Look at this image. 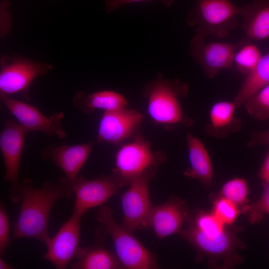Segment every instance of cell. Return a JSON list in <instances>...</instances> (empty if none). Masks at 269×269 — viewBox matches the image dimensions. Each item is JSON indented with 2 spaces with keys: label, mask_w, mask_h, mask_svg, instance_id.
Returning <instances> with one entry per match:
<instances>
[{
  "label": "cell",
  "mask_w": 269,
  "mask_h": 269,
  "mask_svg": "<svg viewBox=\"0 0 269 269\" xmlns=\"http://www.w3.org/2000/svg\"><path fill=\"white\" fill-rule=\"evenodd\" d=\"M18 191L21 205L12 240L32 238L46 244L50 237L48 225L51 209L58 200L74 197L73 181L65 176L37 187L24 179L19 183Z\"/></svg>",
  "instance_id": "cell-1"
},
{
  "label": "cell",
  "mask_w": 269,
  "mask_h": 269,
  "mask_svg": "<svg viewBox=\"0 0 269 269\" xmlns=\"http://www.w3.org/2000/svg\"><path fill=\"white\" fill-rule=\"evenodd\" d=\"M188 91V86L177 79H165L159 73L148 83L142 93L147 101V112L151 121L165 129L178 126L191 127L193 120L183 112L180 99Z\"/></svg>",
  "instance_id": "cell-2"
},
{
  "label": "cell",
  "mask_w": 269,
  "mask_h": 269,
  "mask_svg": "<svg viewBox=\"0 0 269 269\" xmlns=\"http://www.w3.org/2000/svg\"><path fill=\"white\" fill-rule=\"evenodd\" d=\"M96 218L103 231L111 238L119 260L124 269H155L159 266L155 256L141 243L117 223L112 209L104 206L99 210Z\"/></svg>",
  "instance_id": "cell-3"
},
{
  "label": "cell",
  "mask_w": 269,
  "mask_h": 269,
  "mask_svg": "<svg viewBox=\"0 0 269 269\" xmlns=\"http://www.w3.org/2000/svg\"><path fill=\"white\" fill-rule=\"evenodd\" d=\"M166 158L164 152L152 150L149 142L136 134L132 141L122 145L117 151L112 174L123 187L142 175H154L157 167Z\"/></svg>",
  "instance_id": "cell-4"
},
{
  "label": "cell",
  "mask_w": 269,
  "mask_h": 269,
  "mask_svg": "<svg viewBox=\"0 0 269 269\" xmlns=\"http://www.w3.org/2000/svg\"><path fill=\"white\" fill-rule=\"evenodd\" d=\"M179 232L181 237L191 244L198 259L207 258L211 266L228 268L238 264L242 258L237 254L241 243L232 232L225 230L218 234H207L187 221Z\"/></svg>",
  "instance_id": "cell-5"
},
{
  "label": "cell",
  "mask_w": 269,
  "mask_h": 269,
  "mask_svg": "<svg viewBox=\"0 0 269 269\" xmlns=\"http://www.w3.org/2000/svg\"><path fill=\"white\" fill-rule=\"evenodd\" d=\"M242 6L235 5L230 0H196L189 13L187 21L196 27V32L224 38L237 26L241 17Z\"/></svg>",
  "instance_id": "cell-6"
},
{
  "label": "cell",
  "mask_w": 269,
  "mask_h": 269,
  "mask_svg": "<svg viewBox=\"0 0 269 269\" xmlns=\"http://www.w3.org/2000/svg\"><path fill=\"white\" fill-rule=\"evenodd\" d=\"M0 95L26 94L37 78L48 74L51 64L37 62L19 55H5L0 61Z\"/></svg>",
  "instance_id": "cell-7"
},
{
  "label": "cell",
  "mask_w": 269,
  "mask_h": 269,
  "mask_svg": "<svg viewBox=\"0 0 269 269\" xmlns=\"http://www.w3.org/2000/svg\"><path fill=\"white\" fill-rule=\"evenodd\" d=\"M25 129L17 121H5L0 134V150L4 165L3 179L9 184V197L14 203L20 202L18 175L24 146Z\"/></svg>",
  "instance_id": "cell-8"
},
{
  "label": "cell",
  "mask_w": 269,
  "mask_h": 269,
  "mask_svg": "<svg viewBox=\"0 0 269 269\" xmlns=\"http://www.w3.org/2000/svg\"><path fill=\"white\" fill-rule=\"evenodd\" d=\"M146 174L134 179L122 195L121 202L123 213L122 226L134 233L146 228V221L152 208L149 190V181L153 177Z\"/></svg>",
  "instance_id": "cell-9"
},
{
  "label": "cell",
  "mask_w": 269,
  "mask_h": 269,
  "mask_svg": "<svg viewBox=\"0 0 269 269\" xmlns=\"http://www.w3.org/2000/svg\"><path fill=\"white\" fill-rule=\"evenodd\" d=\"M2 104L27 133L41 132L47 135L64 138L66 132L62 124L63 112L54 113L48 118L34 106L23 101L0 95Z\"/></svg>",
  "instance_id": "cell-10"
},
{
  "label": "cell",
  "mask_w": 269,
  "mask_h": 269,
  "mask_svg": "<svg viewBox=\"0 0 269 269\" xmlns=\"http://www.w3.org/2000/svg\"><path fill=\"white\" fill-rule=\"evenodd\" d=\"M206 36L196 32L190 43L192 56L201 66L207 77H214L221 70L230 68L236 50L245 42L205 43Z\"/></svg>",
  "instance_id": "cell-11"
},
{
  "label": "cell",
  "mask_w": 269,
  "mask_h": 269,
  "mask_svg": "<svg viewBox=\"0 0 269 269\" xmlns=\"http://www.w3.org/2000/svg\"><path fill=\"white\" fill-rule=\"evenodd\" d=\"M83 214L75 211L57 233L45 244L47 251L43 259L57 269H64L75 257L79 247L80 227Z\"/></svg>",
  "instance_id": "cell-12"
},
{
  "label": "cell",
  "mask_w": 269,
  "mask_h": 269,
  "mask_svg": "<svg viewBox=\"0 0 269 269\" xmlns=\"http://www.w3.org/2000/svg\"><path fill=\"white\" fill-rule=\"evenodd\" d=\"M72 181L75 198L73 211L82 214L103 205L122 188L113 174L95 179L78 176Z\"/></svg>",
  "instance_id": "cell-13"
},
{
  "label": "cell",
  "mask_w": 269,
  "mask_h": 269,
  "mask_svg": "<svg viewBox=\"0 0 269 269\" xmlns=\"http://www.w3.org/2000/svg\"><path fill=\"white\" fill-rule=\"evenodd\" d=\"M142 120V115L134 109L125 108L104 112L96 142L120 144L137 133Z\"/></svg>",
  "instance_id": "cell-14"
},
{
  "label": "cell",
  "mask_w": 269,
  "mask_h": 269,
  "mask_svg": "<svg viewBox=\"0 0 269 269\" xmlns=\"http://www.w3.org/2000/svg\"><path fill=\"white\" fill-rule=\"evenodd\" d=\"M190 215L185 202L173 197L162 204L152 207L146 228H150L158 238L162 239L179 233Z\"/></svg>",
  "instance_id": "cell-15"
},
{
  "label": "cell",
  "mask_w": 269,
  "mask_h": 269,
  "mask_svg": "<svg viewBox=\"0 0 269 269\" xmlns=\"http://www.w3.org/2000/svg\"><path fill=\"white\" fill-rule=\"evenodd\" d=\"M91 142L76 145H49L41 151L43 159L51 161L60 168L65 176L73 181L79 175L94 144Z\"/></svg>",
  "instance_id": "cell-16"
},
{
  "label": "cell",
  "mask_w": 269,
  "mask_h": 269,
  "mask_svg": "<svg viewBox=\"0 0 269 269\" xmlns=\"http://www.w3.org/2000/svg\"><path fill=\"white\" fill-rule=\"evenodd\" d=\"M236 109L233 102L220 101L215 103L210 111V121L205 128L206 133L213 137L222 138L239 131L242 122L235 116Z\"/></svg>",
  "instance_id": "cell-17"
},
{
  "label": "cell",
  "mask_w": 269,
  "mask_h": 269,
  "mask_svg": "<svg viewBox=\"0 0 269 269\" xmlns=\"http://www.w3.org/2000/svg\"><path fill=\"white\" fill-rule=\"evenodd\" d=\"M72 103L75 108L86 114L92 113L97 109L104 112L119 110L126 108L128 104L123 95L112 90H102L90 94L80 91L74 95Z\"/></svg>",
  "instance_id": "cell-18"
},
{
  "label": "cell",
  "mask_w": 269,
  "mask_h": 269,
  "mask_svg": "<svg viewBox=\"0 0 269 269\" xmlns=\"http://www.w3.org/2000/svg\"><path fill=\"white\" fill-rule=\"evenodd\" d=\"M241 17L248 38L259 40L269 37V0H253L242 6Z\"/></svg>",
  "instance_id": "cell-19"
},
{
  "label": "cell",
  "mask_w": 269,
  "mask_h": 269,
  "mask_svg": "<svg viewBox=\"0 0 269 269\" xmlns=\"http://www.w3.org/2000/svg\"><path fill=\"white\" fill-rule=\"evenodd\" d=\"M75 257L70 265L72 269H124L116 254L98 244L79 247Z\"/></svg>",
  "instance_id": "cell-20"
},
{
  "label": "cell",
  "mask_w": 269,
  "mask_h": 269,
  "mask_svg": "<svg viewBox=\"0 0 269 269\" xmlns=\"http://www.w3.org/2000/svg\"><path fill=\"white\" fill-rule=\"evenodd\" d=\"M190 167L184 175L199 180L206 185L211 184L213 171L211 161L203 143L190 134L186 136Z\"/></svg>",
  "instance_id": "cell-21"
},
{
  "label": "cell",
  "mask_w": 269,
  "mask_h": 269,
  "mask_svg": "<svg viewBox=\"0 0 269 269\" xmlns=\"http://www.w3.org/2000/svg\"><path fill=\"white\" fill-rule=\"evenodd\" d=\"M269 84V53L262 56L244 81L233 103L238 109L252 96Z\"/></svg>",
  "instance_id": "cell-22"
},
{
  "label": "cell",
  "mask_w": 269,
  "mask_h": 269,
  "mask_svg": "<svg viewBox=\"0 0 269 269\" xmlns=\"http://www.w3.org/2000/svg\"><path fill=\"white\" fill-rule=\"evenodd\" d=\"M244 105L254 118L260 120L269 119V84L250 97Z\"/></svg>",
  "instance_id": "cell-23"
},
{
  "label": "cell",
  "mask_w": 269,
  "mask_h": 269,
  "mask_svg": "<svg viewBox=\"0 0 269 269\" xmlns=\"http://www.w3.org/2000/svg\"><path fill=\"white\" fill-rule=\"evenodd\" d=\"M262 56L255 45L247 44L235 53L233 63L240 72L247 75L255 68Z\"/></svg>",
  "instance_id": "cell-24"
},
{
  "label": "cell",
  "mask_w": 269,
  "mask_h": 269,
  "mask_svg": "<svg viewBox=\"0 0 269 269\" xmlns=\"http://www.w3.org/2000/svg\"><path fill=\"white\" fill-rule=\"evenodd\" d=\"M263 192L260 198L251 204L242 207L241 211L247 214L250 223H259L265 214L269 215V181H263Z\"/></svg>",
  "instance_id": "cell-25"
},
{
  "label": "cell",
  "mask_w": 269,
  "mask_h": 269,
  "mask_svg": "<svg viewBox=\"0 0 269 269\" xmlns=\"http://www.w3.org/2000/svg\"><path fill=\"white\" fill-rule=\"evenodd\" d=\"M188 221L199 230L207 234H218L225 231L224 224L212 212H199L193 217L190 215Z\"/></svg>",
  "instance_id": "cell-26"
},
{
  "label": "cell",
  "mask_w": 269,
  "mask_h": 269,
  "mask_svg": "<svg viewBox=\"0 0 269 269\" xmlns=\"http://www.w3.org/2000/svg\"><path fill=\"white\" fill-rule=\"evenodd\" d=\"M221 193L223 197L236 205H244L247 202L248 186L244 178H234L226 182L222 187Z\"/></svg>",
  "instance_id": "cell-27"
},
{
  "label": "cell",
  "mask_w": 269,
  "mask_h": 269,
  "mask_svg": "<svg viewBox=\"0 0 269 269\" xmlns=\"http://www.w3.org/2000/svg\"><path fill=\"white\" fill-rule=\"evenodd\" d=\"M241 212L237 205L223 197L213 203L212 212L225 225L233 224Z\"/></svg>",
  "instance_id": "cell-28"
},
{
  "label": "cell",
  "mask_w": 269,
  "mask_h": 269,
  "mask_svg": "<svg viewBox=\"0 0 269 269\" xmlns=\"http://www.w3.org/2000/svg\"><path fill=\"white\" fill-rule=\"evenodd\" d=\"M10 237V225L7 212L1 202L0 204V255L11 241Z\"/></svg>",
  "instance_id": "cell-29"
},
{
  "label": "cell",
  "mask_w": 269,
  "mask_h": 269,
  "mask_svg": "<svg viewBox=\"0 0 269 269\" xmlns=\"http://www.w3.org/2000/svg\"><path fill=\"white\" fill-rule=\"evenodd\" d=\"M147 0H104L105 7L107 13H111L125 4ZM175 0H160L165 6H170Z\"/></svg>",
  "instance_id": "cell-30"
},
{
  "label": "cell",
  "mask_w": 269,
  "mask_h": 269,
  "mask_svg": "<svg viewBox=\"0 0 269 269\" xmlns=\"http://www.w3.org/2000/svg\"><path fill=\"white\" fill-rule=\"evenodd\" d=\"M263 144L269 146V130L253 133L248 142L247 146L252 147Z\"/></svg>",
  "instance_id": "cell-31"
},
{
  "label": "cell",
  "mask_w": 269,
  "mask_h": 269,
  "mask_svg": "<svg viewBox=\"0 0 269 269\" xmlns=\"http://www.w3.org/2000/svg\"><path fill=\"white\" fill-rule=\"evenodd\" d=\"M259 176L263 181H269V147L260 170Z\"/></svg>",
  "instance_id": "cell-32"
},
{
  "label": "cell",
  "mask_w": 269,
  "mask_h": 269,
  "mask_svg": "<svg viewBox=\"0 0 269 269\" xmlns=\"http://www.w3.org/2000/svg\"><path fill=\"white\" fill-rule=\"evenodd\" d=\"M13 267L7 263L2 258H0V269H11Z\"/></svg>",
  "instance_id": "cell-33"
}]
</instances>
